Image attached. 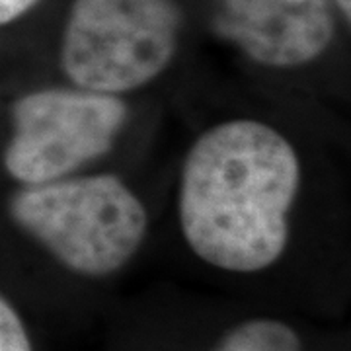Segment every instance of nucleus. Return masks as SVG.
<instances>
[{"label": "nucleus", "instance_id": "obj_1", "mask_svg": "<svg viewBox=\"0 0 351 351\" xmlns=\"http://www.w3.org/2000/svg\"><path fill=\"white\" fill-rule=\"evenodd\" d=\"M172 108L186 133L166 166L158 239L234 281L348 265V117L211 73Z\"/></svg>", "mask_w": 351, "mask_h": 351}, {"label": "nucleus", "instance_id": "obj_2", "mask_svg": "<svg viewBox=\"0 0 351 351\" xmlns=\"http://www.w3.org/2000/svg\"><path fill=\"white\" fill-rule=\"evenodd\" d=\"M0 49L64 84L168 108L209 71L199 0H53Z\"/></svg>", "mask_w": 351, "mask_h": 351}, {"label": "nucleus", "instance_id": "obj_3", "mask_svg": "<svg viewBox=\"0 0 351 351\" xmlns=\"http://www.w3.org/2000/svg\"><path fill=\"white\" fill-rule=\"evenodd\" d=\"M166 182V180H164ZM164 184L145 170H100L43 184H0V274L47 271L104 285L156 244Z\"/></svg>", "mask_w": 351, "mask_h": 351}, {"label": "nucleus", "instance_id": "obj_4", "mask_svg": "<svg viewBox=\"0 0 351 351\" xmlns=\"http://www.w3.org/2000/svg\"><path fill=\"white\" fill-rule=\"evenodd\" d=\"M166 108L64 84L0 49V184L145 170Z\"/></svg>", "mask_w": 351, "mask_h": 351}, {"label": "nucleus", "instance_id": "obj_5", "mask_svg": "<svg viewBox=\"0 0 351 351\" xmlns=\"http://www.w3.org/2000/svg\"><path fill=\"white\" fill-rule=\"evenodd\" d=\"M205 32L232 78L348 117L351 22L336 0H207Z\"/></svg>", "mask_w": 351, "mask_h": 351}, {"label": "nucleus", "instance_id": "obj_6", "mask_svg": "<svg viewBox=\"0 0 351 351\" xmlns=\"http://www.w3.org/2000/svg\"><path fill=\"white\" fill-rule=\"evenodd\" d=\"M203 351H306L302 332L281 316H244L215 338Z\"/></svg>", "mask_w": 351, "mask_h": 351}, {"label": "nucleus", "instance_id": "obj_7", "mask_svg": "<svg viewBox=\"0 0 351 351\" xmlns=\"http://www.w3.org/2000/svg\"><path fill=\"white\" fill-rule=\"evenodd\" d=\"M53 0H0V41L38 18Z\"/></svg>", "mask_w": 351, "mask_h": 351}, {"label": "nucleus", "instance_id": "obj_8", "mask_svg": "<svg viewBox=\"0 0 351 351\" xmlns=\"http://www.w3.org/2000/svg\"><path fill=\"white\" fill-rule=\"evenodd\" d=\"M336 4H338L341 16H343L348 22H351V0H336Z\"/></svg>", "mask_w": 351, "mask_h": 351}, {"label": "nucleus", "instance_id": "obj_9", "mask_svg": "<svg viewBox=\"0 0 351 351\" xmlns=\"http://www.w3.org/2000/svg\"><path fill=\"white\" fill-rule=\"evenodd\" d=\"M203 2V6H207V0H201Z\"/></svg>", "mask_w": 351, "mask_h": 351}]
</instances>
